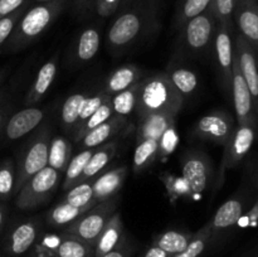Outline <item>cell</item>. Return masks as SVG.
Returning <instances> with one entry per match:
<instances>
[{
	"label": "cell",
	"mask_w": 258,
	"mask_h": 257,
	"mask_svg": "<svg viewBox=\"0 0 258 257\" xmlns=\"http://www.w3.org/2000/svg\"><path fill=\"white\" fill-rule=\"evenodd\" d=\"M156 18V7L153 2L140 3L123 10L108 28L106 44L112 55L130 49L145 33L149 32Z\"/></svg>",
	"instance_id": "obj_1"
},
{
	"label": "cell",
	"mask_w": 258,
	"mask_h": 257,
	"mask_svg": "<svg viewBox=\"0 0 258 257\" xmlns=\"http://www.w3.org/2000/svg\"><path fill=\"white\" fill-rule=\"evenodd\" d=\"M64 4L66 0H52L39 3L35 7L25 10L10 38L5 43V50L12 53L19 52L39 39L62 13Z\"/></svg>",
	"instance_id": "obj_2"
},
{
	"label": "cell",
	"mask_w": 258,
	"mask_h": 257,
	"mask_svg": "<svg viewBox=\"0 0 258 257\" xmlns=\"http://www.w3.org/2000/svg\"><path fill=\"white\" fill-rule=\"evenodd\" d=\"M183 103V97L165 72L154 73L140 81L135 110L139 117L149 113H166L176 117Z\"/></svg>",
	"instance_id": "obj_3"
},
{
	"label": "cell",
	"mask_w": 258,
	"mask_h": 257,
	"mask_svg": "<svg viewBox=\"0 0 258 257\" xmlns=\"http://www.w3.org/2000/svg\"><path fill=\"white\" fill-rule=\"evenodd\" d=\"M50 126L43 125L33 138L28 141L24 150L18 159L17 165V184L15 194L20 190L25 181L34 174L48 166V153L50 144Z\"/></svg>",
	"instance_id": "obj_4"
},
{
	"label": "cell",
	"mask_w": 258,
	"mask_h": 257,
	"mask_svg": "<svg viewBox=\"0 0 258 257\" xmlns=\"http://www.w3.org/2000/svg\"><path fill=\"white\" fill-rule=\"evenodd\" d=\"M62 180V173L50 166H45L28 179L15 198V206L22 211H33L47 203Z\"/></svg>",
	"instance_id": "obj_5"
},
{
	"label": "cell",
	"mask_w": 258,
	"mask_h": 257,
	"mask_svg": "<svg viewBox=\"0 0 258 257\" xmlns=\"http://www.w3.org/2000/svg\"><path fill=\"white\" fill-rule=\"evenodd\" d=\"M120 198L117 196L108 201L96 203L90 211L83 213L64 228V233L72 234L82 241L95 246L98 236L107 224L108 219L117 211Z\"/></svg>",
	"instance_id": "obj_6"
},
{
	"label": "cell",
	"mask_w": 258,
	"mask_h": 257,
	"mask_svg": "<svg viewBox=\"0 0 258 257\" xmlns=\"http://www.w3.org/2000/svg\"><path fill=\"white\" fill-rule=\"evenodd\" d=\"M216 28L217 19L211 9L188 20L179 29L181 50L191 55L204 54L213 42Z\"/></svg>",
	"instance_id": "obj_7"
},
{
	"label": "cell",
	"mask_w": 258,
	"mask_h": 257,
	"mask_svg": "<svg viewBox=\"0 0 258 257\" xmlns=\"http://www.w3.org/2000/svg\"><path fill=\"white\" fill-rule=\"evenodd\" d=\"M181 176L190 188L191 197H198L208 189L213 180V165L211 158L198 149L185 150L180 156Z\"/></svg>",
	"instance_id": "obj_8"
},
{
	"label": "cell",
	"mask_w": 258,
	"mask_h": 257,
	"mask_svg": "<svg viewBox=\"0 0 258 257\" xmlns=\"http://www.w3.org/2000/svg\"><path fill=\"white\" fill-rule=\"evenodd\" d=\"M254 138H256V131H254L253 122L239 123V127L234 130L232 138L224 145L223 160H222L218 176H217L216 189L221 188L227 169L238 164L251 150Z\"/></svg>",
	"instance_id": "obj_9"
},
{
	"label": "cell",
	"mask_w": 258,
	"mask_h": 257,
	"mask_svg": "<svg viewBox=\"0 0 258 257\" xmlns=\"http://www.w3.org/2000/svg\"><path fill=\"white\" fill-rule=\"evenodd\" d=\"M233 133V118L224 111H213L202 116L191 127V136L218 145H226Z\"/></svg>",
	"instance_id": "obj_10"
},
{
	"label": "cell",
	"mask_w": 258,
	"mask_h": 257,
	"mask_svg": "<svg viewBox=\"0 0 258 257\" xmlns=\"http://www.w3.org/2000/svg\"><path fill=\"white\" fill-rule=\"evenodd\" d=\"M39 236V224L35 221H22L9 229L3 242V249L9 257H20L29 252Z\"/></svg>",
	"instance_id": "obj_11"
},
{
	"label": "cell",
	"mask_w": 258,
	"mask_h": 257,
	"mask_svg": "<svg viewBox=\"0 0 258 257\" xmlns=\"http://www.w3.org/2000/svg\"><path fill=\"white\" fill-rule=\"evenodd\" d=\"M213 40L216 59L217 63H218L222 82H223L224 87H231L234 52L233 45H232L231 33H229V24L218 23Z\"/></svg>",
	"instance_id": "obj_12"
},
{
	"label": "cell",
	"mask_w": 258,
	"mask_h": 257,
	"mask_svg": "<svg viewBox=\"0 0 258 257\" xmlns=\"http://www.w3.org/2000/svg\"><path fill=\"white\" fill-rule=\"evenodd\" d=\"M45 112L42 108L28 106L9 117L4 126V136L7 140L14 141L28 135L38 127L44 120Z\"/></svg>",
	"instance_id": "obj_13"
},
{
	"label": "cell",
	"mask_w": 258,
	"mask_h": 257,
	"mask_svg": "<svg viewBox=\"0 0 258 257\" xmlns=\"http://www.w3.org/2000/svg\"><path fill=\"white\" fill-rule=\"evenodd\" d=\"M232 95H233L234 108H236L237 117H238L239 123L244 122H253L252 121V106H253V100H252L251 92L248 90L246 81L239 71L238 62H237L236 55L233 57V68H232V82H231Z\"/></svg>",
	"instance_id": "obj_14"
},
{
	"label": "cell",
	"mask_w": 258,
	"mask_h": 257,
	"mask_svg": "<svg viewBox=\"0 0 258 257\" xmlns=\"http://www.w3.org/2000/svg\"><path fill=\"white\" fill-rule=\"evenodd\" d=\"M234 55L238 62L239 71L246 81L248 90L251 92L252 100L258 102V66L253 50L249 47L248 42L243 37L237 38Z\"/></svg>",
	"instance_id": "obj_15"
},
{
	"label": "cell",
	"mask_w": 258,
	"mask_h": 257,
	"mask_svg": "<svg viewBox=\"0 0 258 257\" xmlns=\"http://www.w3.org/2000/svg\"><path fill=\"white\" fill-rule=\"evenodd\" d=\"M127 166L121 165L105 171L92 180L93 199L96 203L108 201L118 194L127 176Z\"/></svg>",
	"instance_id": "obj_16"
},
{
	"label": "cell",
	"mask_w": 258,
	"mask_h": 257,
	"mask_svg": "<svg viewBox=\"0 0 258 257\" xmlns=\"http://www.w3.org/2000/svg\"><path fill=\"white\" fill-rule=\"evenodd\" d=\"M243 214V203L238 198H231L224 202L214 214L211 223V243H216L219 236L227 229L236 226Z\"/></svg>",
	"instance_id": "obj_17"
},
{
	"label": "cell",
	"mask_w": 258,
	"mask_h": 257,
	"mask_svg": "<svg viewBox=\"0 0 258 257\" xmlns=\"http://www.w3.org/2000/svg\"><path fill=\"white\" fill-rule=\"evenodd\" d=\"M126 242L125 228H123L122 217L118 211H116L108 219L107 224L98 236L95 246V257H101L113 249L118 248Z\"/></svg>",
	"instance_id": "obj_18"
},
{
	"label": "cell",
	"mask_w": 258,
	"mask_h": 257,
	"mask_svg": "<svg viewBox=\"0 0 258 257\" xmlns=\"http://www.w3.org/2000/svg\"><path fill=\"white\" fill-rule=\"evenodd\" d=\"M234 17L247 42L258 44V5L256 0H237Z\"/></svg>",
	"instance_id": "obj_19"
},
{
	"label": "cell",
	"mask_w": 258,
	"mask_h": 257,
	"mask_svg": "<svg viewBox=\"0 0 258 257\" xmlns=\"http://www.w3.org/2000/svg\"><path fill=\"white\" fill-rule=\"evenodd\" d=\"M58 72V55L50 58L49 60L44 63L38 71L35 80L33 81L27 96H25L24 103L27 106H33L39 102L45 93L49 91L53 81L55 80V76Z\"/></svg>",
	"instance_id": "obj_20"
},
{
	"label": "cell",
	"mask_w": 258,
	"mask_h": 257,
	"mask_svg": "<svg viewBox=\"0 0 258 257\" xmlns=\"http://www.w3.org/2000/svg\"><path fill=\"white\" fill-rule=\"evenodd\" d=\"M175 125V116L166 113H149L139 117L136 128V141L153 139L160 141L166 130Z\"/></svg>",
	"instance_id": "obj_21"
},
{
	"label": "cell",
	"mask_w": 258,
	"mask_h": 257,
	"mask_svg": "<svg viewBox=\"0 0 258 257\" xmlns=\"http://www.w3.org/2000/svg\"><path fill=\"white\" fill-rule=\"evenodd\" d=\"M143 80V72L135 65H125L116 68L110 73L103 85V92L108 96H113L116 93L125 91L133 87Z\"/></svg>",
	"instance_id": "obj_22"
},
{
	"label": "cell",
	"mask_w": 258,
	"mask_h": 257,
	"mask_svg": "<svg viewBox=\"0 0 258 257\" xmlns=\"http://www.w3.org/2000/svg\"><path fill=\"white\" fill-rule=\"evenodd\" d=\"M126 125H127V121L125 117L113 115L110 120L105 121L100 126L88 131L78 144L82 149H96L117 135Z\"/></svg>",
	"instance_id": "obj_23"
},
{
	"label": "cell",
	"mask_w": 258,
	"mask_h": 257,
	"mask_svg": "<svg viewBox=\"0 0 258 257\" xmlns=\"http://www.w3.org/2000/svg\"><path fill=\"white\" fill-rule=\"evenodd\" d=\"M101 34L95 27H88L80 34L73 48V60L76 65H86L95 58L100 50Z\"/></svg>",
	"instance_id": "obj_24"
},
{
	"label": "cell",
	"mask_w": 258,
	"mask_h": 257,
	"mask_svg": "<svg viewBox=\"0 0 258 257\" xmlns=\"http://www.w3.org/2000/svg\"><path fill=\"white\" fill-rule=\"evenodd\" d=\"M116 151H117V143L116 141H107V143L102 144L98 148H96L92 156L88 160L87 165H86L78 183L93 180L96 178V175L100 174L112 161V159L116 155Z\"/></svg>",
	"instance_id": "obj_25"
},
{
	"label": "cell",
	"mask_w": 258,
	"mask_h": 257,
	"mask_svg": "<svg viewBox=\"0 0 258 257\" xmlns=\"http://www.w3.org/2000/svg\"><path fill=\"white\" fill-rule=\"evenodd\" d=\"M165 73L175 90L180 93L183 100L185 97L193 96L198 88V76L194 73V71L180 63H170Z\"/></svg>",
	"instance_id": "obj_26"
},
{
	"label": "cell",
	"mask_w": 258,
	"mask_h": 257,
	"mask_svg": "<svg viewBox=\"0 0 258 257\" xmlns=\"http://www.w3.org/2000/svg\"><path fill=\"white\" fill-rule=\"evenodd\" d=\"M52 251L54 257H95L92 244L67 233L60 236L59 242Z\"/></svg>",
	"instance_id": "obj_27"
},
{
	"label": "cell",
	"mask_w": 258,
	"mask_h": 257,
	"mask_svg": "<svg viewBox=\"0 0 258 257\" xmlns=\"http://www.w3.org/2000/svg\"><path fill=\"white\" fill-rule=\"evenodd\" d=\"M193 236L194 233H191V232L168 229V231L161 232L158 236H155L151 244L158 246L159 248L168 252L170 256H174L176 253H180L181 251H184L188 247Z\"/></svg>",
	"instance_id": "obj_28"
},
{
	"label": "cell",
	"mask_w": 258,
	"mask_h": 257,
	"mask_svg": "<svg viewBox=\"0 0 258 257\" xmlns=\"http://www.w3.org/2000/svg\"><path fill=\"white\" fill-rule=\"evenodd\" d=\"M160 154V145L158 140L145 139V140L136 141L135 151L133 159V171L135 174L146 170L149 166L154 164V161L159 159Z\"/></svg>",
	"instance_id": "obj_29"
},
{
	"label": "cell",
	"mask_w": 258,
	"mask_h": 257,
	"mask_svg": "<svg viewBox=\"0 0 258 257\" xmlns=\"http://www.w3.org/2000/svg\"><path fill=\"white\" fill-rule=\"evenodd\" d=\"M91 208L90 207L78 208V207H73L71 204L66 203V202L60 201L59 203L55 204L52 209L48 211V213L45 214V221H47L49 226L55 227V228H59V227L66 228L68 224H71L76 219L80 218L83 213L90 211Z\"/></svg>",
	"instance_id": "obj_30"
},
{
	"label": "cell",
	"mask_w": 258,
	"mask_h": 257,
	"mask_svg": "<svg viewBox=\"0 0 258 257\" xmlns=\"http://www.w3.org/2000/svg\"><path fill=\"white\" fill-rule=\"evenodd\" d=\"M71 158H72V144L64 136L57 135L50 139L48 166L55 169L59 173H64Z\"/></svg>",
	"instance_id": "obj_31"
},
{
	"label": "cell",
	"mask_w": 258,
	"mask_h": 257,
	"mask_svg": "<svg viewBox=\"0 0 258 257\" xmlns=\"http://www.w3.org/2000/svg\"><path fill=\"white\" fill-rule=\"evenodd\" d=\"M86 98H87V95L85 93H73L68 96L63 102L62 110H60V123L66 133L70 134L71 136L73 135Z\"/></svg>",
	"instance_id": "obj_32"
},
{
	"label": "cell",
	"mask_w": 258,
	"mask_h": 257,
	"mask_svg": "<svg viewBox=\"0 0 258 257\" xmlns=\"http://www.w3.org/2000/svg\"><path fill=\"white\" fill-rule=\"evenodd\" d=\"M95 149H82L78 154L72 156L68 163L67 168L64 170V178H63L62 189L68 190L80 180L81 175H82L83 170H85L86 165H87L88 160L92 156Z\"/></svg>",
	"instance_id": "obj_33"
},
{
	"label": "cell",
	"mask_w": 258,
	"mask_h": 257,
	"mask_svg": "<svg viewBox=\"0 0 258 257\" xmlns=\"http://www.w3.org/2000/svg\"><path fill=\"white\" fill-rule=\"evenodd\" d=\"M139 85H140V82L134 85L133 87L127 88V90L121 91V92L111 96V105H112L113 115L126 118L136 110Z\"/></svg>",
	"instance_id": "obj_34"
},
{
	"label": "cell",
	"mask_w": 258,
	"mask_h": 257,
	"mask_svg": "<svg viewBox=\"0 0 258 257\" xmlns=\"http://www.w3.org/2000/svg\"><path fill=\"white\" fill-rule=\"evenodd\" d=\"M211 5L212 0H180L174 19L176 29H180L188 20L211 9Z\"/></svg>",
	"instance_id": "obj_35"
},
{
	"label": "cell",
	"mask_w": 258,
	"mask_h": 257,
	"mask_svg": "<svg viewBox=\"0 0 258 257\" xmlns=\"http://www.w3.org/2000/svg\"><path fill=\"white\" fill-rule=\"evenodd\" d=\"M66 203L71 204L73 207H93L96 204L93 199V190H92V180L83 181V183L76 184L68 191L62 199Z\"/></svg>",
	"instance_id": "obj_36"
},
{
	"label": "cell",
	"mask_w": 258,
	"mask_h": 257,
	"mask_svg": "<svg viewBox=\"0 0 258 257\" xmlns=\"http://www.w3.org/2000/svg\"><path fill=\"white\" fill-rule=\"evenodd\" d=\"M17 165L12 159L0 163V202H7L15 194Z\"/></svg>",
	"instance_id": "obj_37"
},
{
	"label": "cell",
	"mask_w": 258,
	"mask_h": 257,
	"mask_svg": "<svg viewBox=\"0 0 258 257\" xmlns=\"http://www.w3.org/2000/svg\"><path fill=\"white\" fill-rule=\"evenodd\" d=\"M112 116H113V110H112V105H111V97H110L97 108V111H96V112L93 113V115L91 116V117L88 118V120L86 121V122L83 123V125L81 126L75 134H73L72 135L73 141H75V143H80V141L82 140L83 136H85L88 131L97 127V126H100L101 123H103L105 121L110 120Z\"/></svg>",
	"instance_id": "obj_38"
},
{
	"label": "cell",
	"mask_w": 258,
	"mask_h": 257,
	"mask_svg": "<svg viewBox=\"0 0 258 257\" xmlns=\"http://www.w3.org/2000/svg\"><path fill=\"white\" fill-rule=\"evenodd\" d=\"M211 223H206L199 231L194 233L190 243L188 244L184 251L176 253L171 257H202L206 252L207 247L211 244Z\"/></svg>",
	"instance_id": "obj_39"
},
{
	"label": "cell",
	"mask_w": 258,
	"mask_h": 257,
	"mask_svg": "<svg viewBox=\"0 0 258 257\" xmlns=\"http://www.w3.org/2000/svg\"><path fill=\"white\" fill-rule=\"evenodd\" d=\"M160 179L164 183V185H165L169 197H170L173 202L175 199H179L180 197H191L190 188H189L188 183H186L183 176L179 178V176L173 175L169 171H165V173L161 174Z\"/></svg>",
	"instance_id": "obj_40"
},
{
	"label": "cell",
	"mask_w": 258,
	"mask_h": 257,
	"mask_svg": "<svg viewBox=\"0 0 258 257\" xmlns=\"http://www.w3.org/2000/svg\"><path fill=\"white\" fill-rule=\"evenodd\" d=\"M110 97L111 96L106 95L103 91H100V92H97L93 96H87V98H86L85 103H83L82 106V110H81L80 117H78L77 125H76V128L75 131H73V134H75L76 131H77L78 128H80L81 126H82L83 123H85L86 121H87L88 118H90L96 111H97V108Z\"/></svg>",
	"instance_id": "obj_41"
},
{
	"label": "cell",
	"mask_w": 258,
	"mask_h": 257,
	"mask_svg": "<svg viewBox=\"0 0 258 257\" xmlns=\"http://www.w3.org/2000/svg\"><path fill=\"white\" fill-rule=\"evenodd\" d=\"M28 9V4H24L22 8H19L18 10H15L14 13H12L8 17L0 19V48L4 47L5 43L8 42V39L12 35L13 30H14L15 25L19 22V19L22 18V15L24 14L25 10Z\"/></svg>",
	"instance_id": "obj_42"
},
{
	"label": "cell",
	"mask_w": 258,
	"mask_h": 257,
	"mask_svg": "<svg viewBox=\"0 0 258 257\" xmlns=\"http://www.w3.org/2000/svg\"><path fill=\"white\" fill-rule=\"evenodd\" d=\"M236 3L237 0H212L211 10L213 12L217 22L231 24Z\"/></svg>",
	"instance_id": "obj_43"
},
{
	"label": "cell",
	"mask_w": 258,
	"mask_h": 257,
	"mask_svg": "<svg viewBox=\"0 0 258 257\" xmlns=\"http://www.w3.org/2000/svg\"><path fill=\"white\" fill-rule=\"evenodd\" d=\"M178 143L179 136L175 131V125H174L171 126L169 130H166L165 133H164L160 141H159V145H160V154H159V158H164V156L173 153V151L175 150Z\"/></svg>",
	"instance_id": "obj_44"
},
{
	"label": "cell",
	"mask_w": 258,
	"mask_h": 257,
	"mask_svg": "<svg viewBox=\"0 0 258 257\" xmlns=\"http://www.w3.org/2000/svg\"><path fill=\"white\" fill-rule=\"evenodd\" d=\"M121 4H122V0H96L95 9L100 17L108 18L115 14Z\"/></svg>",
	"instance_id": "obj_45"
},
{
	"label": "cell",
	"mask_w": 258,
	"mask_h": 257,
	"mask_svg": "<svg viewBox=\"0 0 258 257\" xmlns=\"http://www.w3.org/2000/svg\"><path fill=\"white\" fill-rule=\"evenodd\" d=\"M24 4H27L25 0H0V19L10 15Z\"/></svg>",
	"instance_id": "obj_46"
},
{
	"label": "cell",
	"mask_w": 258,
	"mask_h": 257,
	"mask_svg": "<svg viewBox=\"0 0 258 257\" xmlns=\"http://www.w3.org/2000/svg\"><path fill=\"white\" fill-rule=\"evenodd\" d=\"M131 256V248L127 243H123L122 246L118 247V248L113 249V251L108 252V253L103 254L101 257H130Z\"/></svg>",
	"instance_id": "obj_47"
},
{
	"label": "cell",
	"mask_w": 258,
	"mask_h": 257,
	"mask_svg": "<svg viewBox=\"0 0 258 257\" xmlns=\"http://www.w3.org/2000/svg\"><path fill=\"white\" fill-rule=\"evenodd\" d=\"M143 257H171V256L168 253V252L164 251V249L159 248L158 246L151 244V246L146 249Z\"/></svg>",
	"instance_id": "obj_48"
},
{
	"label": "cell",
	"mask_w": 258,
	"mask_h": 257,
	"mask_svg": "<svg viewBox=\"0 0 258 257\" xmlns=\"http://www.w3.org/2000/svg\"><path fill=\"white\" fill-rule=\"evenodd\" d=\"M8 216H9V211H8L7 206L4 204V202H0V233L7 224Z\"/></svg>",
	"instance_id": "obj_49"
},
{
	"label": "cell",
	"mask_w": 258,
	"mask_h": 257,
	"mask_svg": "<svg viewBox=\"0 0 258 257\" xmlns=\"http://www.w3.org/2000/svg\"><path fill=\"white\" fill-rule=\"evenodd\" d=\"M95 2V0H73V5H75V9L78 12H82V10L87 9L91 7V4Z\"/></svg>",
	"instance_id": "obj_50"
},
{
	"label": "cell",
	"mask_w": 258,
	"mask_h": 257,
	"mask_svg": "<svg viewBox=\"0 0 258 257\" xmlns=\"http://www.w3.org/2000/svg\"><path fill=\"white\" fill-rule=\"evenodd\" d=\"M8 111H9V107H7L5 103L0 105V128H2V126L4 125V121L5 118H7Z\"/></svg>",
	"instance_id": "obj_51"
},
{
	"label": "cell",
	"mask_w": 258,
	"mask_h": 257,
	"mask_svg": "<svg viewBox=\"0 0 258 257\" xmlns=\"http://www.w3.org/2000/svg\"><path fill=\"white\" fill-rule=\"evenodd\" d=\"M5 75H7V70H2V71H0V83H2L3 80H4Z\"/></svg>",
	"instance_id": "obj_52"
},
{
	"label": "cell",
	"mask_w": 258,
	"mask_h": 257,
	"mask_svg": "<svg viewBox=\"0 0 258 257\" xmlns=\"http://www.w3.org/2000/svg\"><path fill=\"white\" fill-rule=\"evenodd\" d=\"M134 2H136V0H122V4L125 5V7H127L128 4H131V3H134Z\"/></svg>",
	"instance_id": "obj_53"
},
{
	"label": "cell",
	"mask_w": 258,
	"mask_h": 257,
	"mask_svg": "<svg viewBox=\"0 0 258 257\" xmlns=\"http://www.w3.org/2000/svg\"><path fill=\"white\" fill-rule=\"evenodd\" d=\"M3 100H4V92H3V91H0V102H2Z\"/></svg>",
	"instance_id": "obj_54"
},
{
	"label": "cell",
	"mask_w": 258,
	"mask_h": 257,
	"mask_svg": "<svg viewBox=\"0 0 258 257\" xmlns=\"http://www.w3.org/2000/svg\"><path fill=\"white\" fill-rule=\"evenodd\" d=\"M38 3H45V2H52V0H37Z\"/></svg>",
	"instance_id": "obj_55"
},
{
	"label": "cell",
	"mask_w": 258,
	"mask_h": 257,
	"mask_svg": "<svg viewBox=\"0 0 258 257\" xmlns=\"http://www.w3.org/2000/svg\"><path fill=\"white\" fill-rule=\"evenodd\" d=\"M28 257H35V256H28Z\"/></svg>",
	"instance_id": "obj_56"
}]
</instances>
